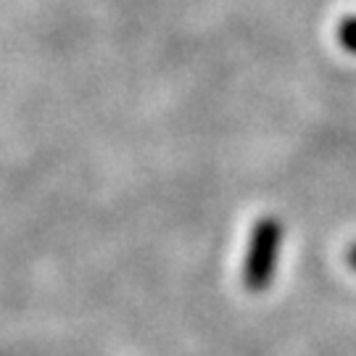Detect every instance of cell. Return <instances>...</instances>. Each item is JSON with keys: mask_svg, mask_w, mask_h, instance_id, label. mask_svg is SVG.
Returning <instances> with one entry per match:
<instances>
[{"mask_svg": "<svg viewBox=\"0 0 356 356\" xmlns=\"http://www.w3.org/2000/svg\"><path fill=\"white\" fill-rule=\"evenodd\" d=\"M280 225L275 219H261L256 225L254 235H251V248H248V259H245V285L261 291L267 288L272 280V272L277 264V251H280Z\"/></svg>", "mask_w": 356, "mask_h": 356, "instance_id": "cell-1", "label": "cell"}, {"mask_svg": "<svg viewBox=\"0 0 356 356\" xmlns=\"http://www.w3.org/2000/svg\"><path fill=\"white\" fill-rule=\"evenodd\" d=\"M341 40L348 51H356V19H351L348 24L341 29Z\"/></svg>", "mask_w": 356, "mask_h": 356, "instance_id": "cell-2", "label": "cell"}, {"mask_svg": "<svg viewBox=\"0 0 356 356\" xmlns=\"http://www.w3.org/2000/svg\"><path fill=\"white\" fill-rule=\"evenodd\" d=\"M348 264L356 269V245H351V251H348Z\"/></svg>", "mask_w": 356, "mask_h": 356, "instance_id": "cell-3", "label": "cell"}]
</instances>
